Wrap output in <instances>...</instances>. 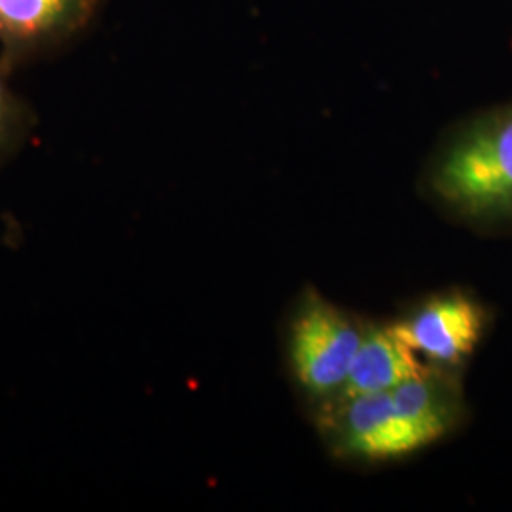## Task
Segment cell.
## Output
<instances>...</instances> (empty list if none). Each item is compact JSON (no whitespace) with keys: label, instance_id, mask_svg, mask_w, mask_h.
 Masks as SVG:
<instances>
[{"label":"cell","instance_id":"277c9868","mask_svg":"<svg viewBox=\"0 0 512 512\" xmlns=\"http://www.w3.org/2000/svg\"><path fill=\"white\" fill-rule=\"evenodd\" d=\"M391 325L425 365L461 372L486 338L492 313L475 293L454 287L421 298Z\"/></svg>","mask_w":512,"mask_h":512},{"label":"cell","instance_id":"8992f818","mask_svg":"<svg viewBox=\"0 0 512 512\" xmlns=\"http://www.w3.org/2000/svg\"><path fill=\"white\" fill-rule=\"evenodd\" d=\"M391 323H368L340 395L384 393L425 368Z\"/></svg>","mask_w":512,"mask_h":512},{"label":"cell","instance_id":"52a82bcc","mask_svg":"<svg viewBox=\"0 0 512 512\" xmlns=\"http://www.w3.org/2000/svg\"><path fill=\"white\" fill-rule=\"evenodd\" d=\"M8 69L0 63V171L29 139L35 128L31 107L10 88Z\"/></svg>","mask_w":512,"mask_h":512},{"label":"cell","instance_id":"7a4b0ae2","mask_svg":"<svg viewBox=\"0 0 512 512\" xmlns=\"http://www.w3.org/2000/svg\"><path fill=\"white\" fill-rule=\"evenodd\" d=\"M366 325L313 287L298 296L287 327V359L294 384L313 403L344 391Z\"/></svg>","mask_w":512,"mask_h":512},{"label":"cell","instance_id":"6da1fadb","mask_svg":"<svg viewBox=\"0 0 512 512\" xmlns=\"http://www.w3.org/2000/svg\"><path fill=\"white\" fill-rule=\"evenodd\" d=\"M431 198L475 230L512 228V101L450 129L431 156Z\"/></svg>","mask_w":512,"mask_h":512},{"label":"cell","instance_id":"3957f363","mask_svg":"<svg viewBox=\"0 0 512 512\" xmlns=\"http://www.w3.org/2000/svg\"><path fill=\"white\" fill-rule=\"evenodd\" d=\"M315 406L317 429L336 458L385 463L410 458L435 444L397 406L391 391L338 395Z\"/></svg>","mask_w":512,"mask_h":512},{"label":"cell","instance_id":"5b68a950","mask_svg":"<svg viewBox=\"0 0 512 512\" xmlns=\"http://www.w3.org/2000/svg\"><path fill=\"white\" fill-rule=\"evenodd\" d=\"M99 0H0V63L12 71L82 33Z\"/></svg>","mask_w":512,"mask_h":512}]
</instances>
